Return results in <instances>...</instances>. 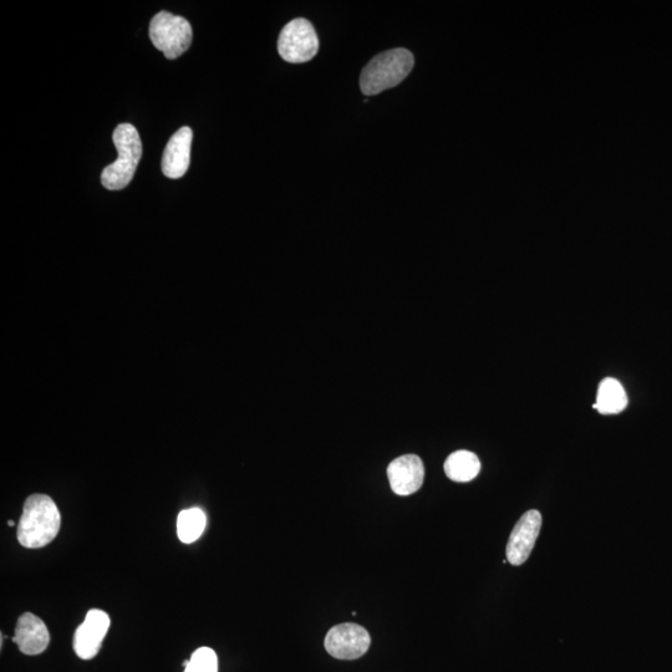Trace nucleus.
<instances>
[{
  "label": "nucleus",
  "instance_id": "f257e3e1",
  "mask_svg": "<svg viewBox=\"0 0 672 672\" xmlns=\"http://www.w3.org/2000/svg\"><path fill=\"white\" fill-rule=\"evenodd\" d=\"M61 517L49 496L33 495L24 503L18 523V541L23 547L37 549L48 546L58 536Z\"/></svg>",
  "mask_w": 672,
  "mask_h": 672
},
{
  "label": "nucleus",
  "instance_id": "f03ea898",
  "mask_svg": "<svg viewBox=\"0 0 672 672\" xmlns=\"http://www.w3.org/2000/svg\"><path fill=\"white\" fill-rule=\"evenodd\" d=\"M415 58L407 49H392L376 55L360 76V88L373 96L400 85L414 69Z\"/></svg>",
  "mask_w": 672,
  "mask_h": 672
},
{
  "label": "nucleus",
  "instance_id": "7ed1b4c3",
  "mask_svg": "<svg viewBox=\"0 0 672 672\" xmlns=\"http://www.w3.org/2000/svg\"><path fill=\"white\" fill-rule=\"evenodd\" d=\"M112 140L119 152V159L105 168L101 182L108 190L119 191L129 186L134 178L142 156V144L139 132L130 124L117 126Z\"/></svg>",
  "mask_w": 672,
  "mask_h": 672
},
{
  "label": "nucleus",
  "instance_id": "20e7f679",
  "mask_svg": "<svg viewBox=\"0 0 672 672\" xmlns=\"http://www.w3.org/2000/svg\"><path fill=\"white\" fill-rule=\"evenodd\" d=\"M150 38L167 59H176L190 48L193 32L187 19L160 12L151 20Z\"/></svg>",
  "mask_w": 672,
  "mask_h": 672
},
{
  "label": "nucleus",
  "instance_id": "39448f33",
  "mask_svg": "<svg viewBox=\"0 0 672 672\" xmlns=\"http://www.w3.org/2000/svg\"><path fill=\"white\" fill-rule=\"evenodd\" d=\"M318 50V35L312 23L307 19H294L280 32L278 53L288 63H307L318 54Z\"/></svg>",
  "mask_w": 672,
  "mask_h": 672
},
{
  "label": "nucleus",
  "instance_id": "423d86ee",
  "mask_svg": "<svg viewBox=\"0 0 672 672\" xmlns=\"http://www.w3.org/2000/svg\"><path fill=\"white\" fill-rule=\"evenodd\" d=\"M368 630L358 624L345 623L333 626L325 636L324 645L335 659L355 660L361 658L370 648Z\"/></svg>",
  "mask_w": 672,
  "mask_h": 672
},
{
  "label": "nucleus",
  "instance_id": "0eeeda50",
  "mask_svg": "<svg viewBox=\"0 0 672 672\" xmlns=\"http://www.w3.org/2000/svg\"><path fill=\"white\" fill-rule=\"evenodd\" d=\"M542 528V514L532 509L514 526L506 548L508 563L518 567L527 562Z\"/></svg>",
  "mask_w": 672,
  "mask_h": 672
},
{
  "label": "nucleus",
  "instance_id": "6e6552de",
  "mask_svg": "<svg viewBox=\"0 0 672 672\" xmlns=\"http://www.w3.org/2000/svg\"><path fill=\"white\" fill-rule=\"evenodd\" d=\"M110 628L109 615L103 610H90L74 635V651L80 659L91 660L99 654Z\"/></svg>",
  "mask_w": 672,
  "mask_h": 672
},
{
  "label": "nucleus",
  "instance_id": "1a4fd4ad",
  "mask_svg": "<svg viewBox=\"0 0 672 672\" xmlns=\"http://www.w3.org/2000/svg\"><path fill=\"white\" fill-rule=\"evenodd\" d=\"M388 478L395 495H414L424 485V462L416 455L397 457L388 467Z\"/></svg>",
  "mask_w": 672,
  "mask_h": 672
},
{
  "label": "nucleus",
  "instance_id": "9d476101",
  "mask_svg": "<svg viewBox=\"0 0 672 672\" xmlns=\"http://www.w3.org/2000/svg\"><path fill=\"white\" fill-rule=\"evenodd\" d=\"M23 654L34 656L44 653L50 643L47 625L37 615L25 613L20 616L13 638Z\"/></svg>",
  "mask_w": 672,
  "mask_h": 672
},
{
  "label": "nucleus",
  "instance_id": "9b49d317",
  "mask_svg": "<svg viewBox=\"0 0 672 672\" xmlns=\"http://www.w3.org/2000/svg\"><path fill=\"white\" fill-rule=\"evenodd\" d=\"M192 139V130L185 126L168 141L162 157V172L166 177L176 180L186 175L190 167Z\"/></svg>",
  "mask_w": 672,
  "mask_h": 672
},
{
  "label": "nucleus",
  "instance_id": "f8f14e48",
  "mask_svg": "<svg viewBox=\"0 0 672 672\" xmlns=\"http://www.w3.org/2000/svg\"><path fill=\"white\" fill-rule=\"evenodd\" d=\"M628 406V395L618 380L607 378L599 385L594 409L602 415H616Z\"/></svg>",
  "mask_w": 672,
  "mask_h": 672
},
{
  "label": "nucleus",
  "instance_id": "ddd939ff",
  "mask_svg": "<svg viewBox=\"0 0 672 672\" xmlns=\"http://www.w3.org/2000/svg\"><path fill=\"white\" fill-rule=\"evenodd\" d=\"M445 473L451 481L470 482L481 471V462L475 453L461 450L451 453L445 462Z\"/></svg>",
  "mask_w": 672,
  "mask_h": 672
},
{
  "label": "nucleus",
  "instance_id": "4468645a",
  "mask_svg": "<svg viewBox=\"0 0 672 672\" xmlns=\"http://www.w3.org/2000/svg\"><path fill=\"white\" fill-rule=\"evenodd\" d=\"M207 518L201 508H190L178 514L177 534L182 543L191 544L205 532Z\"/></svg>",
  "mask_w": 672,
  "mask_h": 672
},
{
  "label": "nucleus",
  "instance_id": "2eb2a0df",
  "mask_svg": "<svg viewBox=\"0 0 672 672\" xmlns=\"http://www.w3.org/2000/svg\"><path fill=\"white\" fill-rule=\"evenodd\" d=\"M185 672H218V659L215 651L200 648L192 654L191 659L183 663Z\"/></svg>",
  "mask_w": 672,
  "mask_h": 672
},
{
  "label": "nucleus",
  "instance_id": "dca6fc26",
  "mask_svg": "<svg viewBox=\"0 0 672 672\" xmlns=\"http://www.w3.org/2000/svg\"><path fill=\"white\" fill-rule=\"evenodd\" d=\"M9 526H14V522H13V521H9Z\"/></svg>",
  "mask_w": 672,
  "mask_h": 672
}]
</instances>
